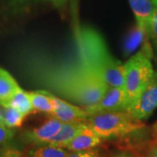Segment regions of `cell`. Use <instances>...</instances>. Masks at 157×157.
<instances>
[{"label":"cell","mask_w":157,"mask_h":157,"mask_svg":"<svg viewBox=\"0 0 157 157\" xmlns=\"http://www.w3.org/2000/svg\"><path fill=\"white\" fill-rule=\"evenodd\" d=\"M152 57L153 50L151 45L146 41L139 52L125 64L126 73L124 88L127 97V112L154 76L155 71L151 63Z\"/></svg>","instance_id":"cell-1"},{"label":"cell","mask_w":157,"mask_h":157,"mask_svg":"<svg viewBox=\"0 0 157 157\" xmlns=\"http://www.w3.org/2000/svg\"><path fill=\"white\" fill-rule=\"evenodd\" d=\"M86 123L101 139L120 138L145 128V124L132 117L127 111H118L92 115Z\"/></svg>","instance_id":"cell-2"},{"label":"cell","mask_w":157,"mask_h":157,"mask_svg":"<svg viewBox=\"0 0 157 157\" xmlns=\"http://www.w3.org/2000/svg\"><path fill=\"white\" fill-rule=\"evenodd\" d=\"M108 86L92 67L86 65L66 84V92L85 108L96 104L106 94Z\"/></svg>","instance_id":"cell-3"},{"label":"cell","mask_w":157,"mask_h":157,"mask_svg":"<svg viewBox=\"0 0 157 157\" xmlns=\"http://www.w3.org/2000/svg\"><path fill=\"white\" fill-rule=\"evenodd\" d=\"M94 49L91 52L87 65L98 73L109 87H124L125 65L113 59L103 45L94 42Z\"/></svg>","instance_id":"cell-4"},{"label":"cell","mask_w":157,"mask_h":157,"mask_svg":"<svg viewBox=\"0 0 157 157\" xmlns=\"http://www.w3.org/2000/svg\"><path fill=\"white\" fill-rule=\"evenodd\" d=\"M155 108H157V72H155L150 82L128 112L134 119L141 121L149 117Z\"/></svg>","instance_id":"cell-5"},{"label":"cell","mask_w":157,"mask_h":157,"mask_svg":"<svg viewBox=\"0 0 157 157\" xmlns=\"http://www.w3.org/2000/svg\"><path fill=\"white\" fill-rule=\"evenodd\" d=\"M127 97L124 87H108L106 94L96 104L85 108L89 116L109 112L126 111Z\"/></svg>","instance_id":"cell-6"},{"label":"cell","mask_w":157,"mask_h":157,"mask_svg":"<svg viewBox=\"0 0 157 157\" xmlns=\"http://www.w3.org/2000/svg\"><path fill=\"white\" fill-rule=\"evenodd\" d=\"M51 98L53 104V112L51 116L57 118L63 123L86 122L90 117L85 109L67 103L52 94L51 95Z\"/></svg>","instance_id":"cell-7"},{"label":"cell","mask_w":157,"mask_h":157,"mask_svg":"<svg viewBox=\"0 0 157 157\" xmlns=\"http://www.w3.org/2000/svg\"><path fill=\"white\" fill-rule=\"evenodd\" d=\"M62 124L63 122L51 116L40 126L25 132L24 139L26 142L33 146L45 144L58 134Z\"/></svg>","instance_id":"cell-8"},{"label":"cell","mask_w":157,"mask_h":157,"mask_svg":"<svg viewBox=\"0 0 157 157\" xmlns=\"http://www.w3.org/2000/svg\"><path fill=\"white\" fill-rule=\"evenodd\" d=\"M101 140L102 139L101 137L96 135L87 125L78 135L73 137V140L68 142L65 148L70 152L87 151L99 146Z\"/></svg>","instance_id":"cell-9"},{"label":"cell","mask_w":157,"mask_h":157,"mask_svg":"<svg viewBox=\"0 0 157 157\" xmlns=\"http://www.w3.org/2000/svg\"><path fill=\"white\" fill-rule=\"evenodd\" d=\"M131 8L135 13L137 25L149 35L152 17L155 11L151 0H129Z\"/></svg>","instance_id":"cell-10"},{"label":"cell","mask_w":157,"mask_h":157,"mask_svg":"<svg viewBox=\"0 0 157 157\" xmlns=\"http://www.w3.org/2000/svg\"><path fill=\"white\" fill-rule=\"evenodd\" d=\"M87 126L86 122H73V123H63L59 131L54 137H52L47 143L54 146L65 147L67 143L73 139L86 127Z\"/></svg>","instance_id":"cell-11"},{"label":"cell","mask_w":157,"mask_h":157,"mask_svg":"<svg viewBox=\"0 0 157 157\" xmlns=\"http://www.w3.org/2000/svg\"><path fill=\"white\" fill-rule=\"evenodd\" d=\"M19 86L10 73L0 68V106L5 107L17 90Z\"/></svg>","instance_id":"cell-12"},{"label":"cell","mask_w":157,"mask_h":157,"mask_svg":"<svg viewBox=\"0 0 157 157\" xmlns=\"http://www.w3.org/2000/svg\"><path fill=\"white\" fill-rule=\"evenodd\" d=\"M70 154L67 148L52 144L35 145L27 153L28 157H67Z\"/></svg>","instance_id":"cell-13"},{"label":"cell","mask_w":157,"mask_h":157,"mask_svg":"<svg viewBox=\"0 0 157 157\" xmlns=\"http://www.w3.org/2000/svg\"><path fill=\"white\" fill-rule=\"evenodd\" d=\"M4 107H12L17 109V111L22 113L24 115H27L32 112H33V106L31 103L29 93L25 92L20 87L17 92L11 96V98L7 101L6 106Z\"/></svg>","instance_id":"cell-14"},{"label":"cell","mask_w":157,"mask_h":157,"mask_svg":"<svg viewBox=\"0 0 157 157\" xmlns=\"http://www.w3.org/2000/svg\"><path fill=\"white\" fill-rule=\"evenodd\" d=\"M51 94L43 91L30 92L29 96L33 111L43 112L52 114L53 112V104L51 98Z\"/></svg>","instance_id":"cell-15"},{"label":"cell","mask_w":157,"mask_h":157,"mask_svg":"<svg viewBox=\"0 0 157 157\" xmlns=\"http://www.w3.org/2000/svg\"><path fill=\"white\" fill-rule=\"evenodd\" d=\"M147 35H148L146 31H144L140 26L136 25L134 28L130 31L124 42V53L128 55L129 53L134 51L141 44V42L146 39Z\"/></svg>","instance_id":"cell-16"},{"label":"cell","mask_w":157,"mask_h":157,"mask_svg":"<svg viewBox=\"0 0 157 157\" xmlns=\"http://www.w3.org/2000/svg\"><path fill=\"white\" fill-rule=\"evenodd\" d=\"M25 117L22 113L12 107H5L3 110V123L11 128L20 127Z\"/></svg>","instance_id":"cell-17"},{"label":"cell","mask_w":157,"mask_h":157,"mask_svg":"<svg viewBox=\"0 0 157 157\" xmlns=\"http://www.w3.org/2000/svg\"><path fill=\"white\" fill-rule=\"evenodd\" d=\"M13 128L6 127L5 124L0 123V148L6 146V144L13 138L14 136Z\"/></svg>","instance_id":"cell-18"},{"label":"cell","mask_w":157,"mask_h":157,"mask_svg":"<svg viewBox=\"0 0 157 157\" xmlns=\"http://www.w3.org/2000/svg\"><path fill=\"white\" fill-rule=\"evenodd\" d=\"M149 36L152 38L155 47L157 51V7L155 9L153 17H152L151 25L149 30Z\"/></svg>","instance_id":"cell-19"},{"label":"cell","mask_w":157,"mask_h":157,"mask_svg":"<svg viewBox=\"0 0 157 157\" xmlns=\"http://www.w3.org/2000/svg\"><path fill=\"white\" fill-rule=\"evenodd\" d=\"M67 157H100L98 151L91 149L87 151L72 152L68 155Z\"/></svg>","instance_id":"cell-20"},{"label":"cell","mask_w":157,"mask_h":157,"mask_svg":"<svg viewBox=\"0 0 157 157\" xmlns=\"http://www.w3.org/2000/svg\"><path fill=\"white\" fill-rule=\"evenodd\" d=\"M0 157H23L22 153L14 148H7L1 153Z\"/></svg>","instance_id":"cell-21"},{"label":"cell","mask_w":157,"mask_h":157,"mask_svg":"<svg viewBox=\"0 0 157 157\" xmlns=\"http://www.w3.org/2000/svg\"><path fill=\"white\" fill-rule=\"evenodd\" d=\"M143 157H157V140L147 147Z\"/></svg>","instance_id":"cell-22"},{"label":"cell","mask_w":157,"mask_h":157,"mask_svg":"<svg viewBox=\"0 0 157 157\" xmlns=\"http://www.w3.org/2000/svg\"><path fill=\"white\" fill-rule=\"evenodd\" d=\"M113 157H132L130 155L128 154H119V155H114V156Z\"/></svg>","instance_id":"cell-23"},{"label":"cell","mask_w":157,"mask_h":157,"mask_svg":"<svg viewBox=\"0 0 157 157\" xmlns=\"http://www.w3.org/2000/svg\"><path fill=\"white\" fill-rule=\"evenodd\" d=\"M153 129H154V134H155V135L156 136V138H157V122L154 125V128H153Z\"/></svg>","instance_id":"cell-24"},{"label":"cell","mask_w":157,"mask_h":157,"mask_svg":"<svg viewBox=\"0 0 157 157\" xmlns=\"http://www.w3.org/2000/svg\"><path fill=\"white\" fill-rule=\"evenodd\" d=\"M0 123H3V110L2 109H0Z\"/></svg>","instance_id":"cell-25"},{"label":"cell","mask_w":157,"mask_h":157,"mask_svg":"<svg viewBox=\"0 0 157 157\" xmlns=\"http://www.w3.org/2000/svg\"><path fill=\"white\" fill-rule=\"evenodd\" d=\"M151 1H152V3H153V4L157 7V0H151Z\"/></svg>","instance_id":"cell-26"}]
</instances>
